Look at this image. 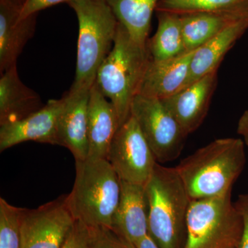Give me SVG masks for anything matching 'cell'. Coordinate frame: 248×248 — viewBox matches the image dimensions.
<instances>
[{
	"label": "cell",
	"instance_id": "6da1fadb",
	"mask_svg": "<svg viewBox=\"0 0 248 248\" xmlns=\"http://www.w3.org/2000/svg\"><path fill=\"white\" fill-rule=\"evenodd\" d=\"M241 138H221L183 159L176 171L191 200L219 197L232 192L246 164Z\"/></svg>",
	"mask_w": 248,
	"mask_h": 248
},
{
	"label": "cell",
	"instance_id": "7a4b0ae2",
	"mask_svg": "<svg viewBox=\"0 0 248 248\" xmlns=\"http://www.w3.org/2000/svg\"><path fill=\"white\" fill-rule=\"evenodd\" d=\"M151 60L148 46L138 45L119 22L113 46L98 70L94 85L112 103L120 127L130 117Z\"/></svg>",
	"mask_w": 248,
	"mask_h": 248
},
{
	"label": "cell",
	"instance_id": "3957f363",
	"mask_svg": "<svg viewBox=\"0 0 248 248\" xmlns=\"http://www.w3.org/2000/svg\"><path fill=\"white\" fill-rule=\"evenodd\" d=\"M148 235L159 248H184L191 200L174 168L157 163L146 185Z\"/></svg>",
	"mask_w": 248,
	"mask_h": 248
},
{
	"label": "cell",
	"instance_id": "277c9868",
	"mask_svg": "<svg viewBox=\"0 0 248 248\" xmlns=\"http://www.w3.org/2000/svg\"><path fill=\"white\" fill-rule=\"evenodd\" d=\"M76 175L66 203L76 221L89 228H112L120 203L121 180L106 159L76 161Z\"/></svg>",
	"mask_w": 248,
	"mask_h": 248
},
{
	"label": "cell",
	"instance_id": "5b68a950",
	"mask_svg": "<svg viewBox=\"0 0 248 248\" xmlns=\"http://www.w3.org/2000/svg\"><path fill=\"white\" fill-rule=\"evenodd\" d=\"M68 5L79 24L76 76L70 90H91L112 48L119 22L106 0H75Z\"/></svg>",
	"mask_w": 248,
	"mask_h": 248
},
{
	"label": "cell",
	"instance_id": "8992f818",
	"mask_svg": "<svg viewBox=\"0 0 248 248\" xmlns=\"http://www.w3.org/2000/svg\"><path fill=\"white\" fill-rule=\"evenodd\" d=\"M231 195L191 201L184 248H237L243 220Z\"/></svg>",
	"mask_w": 248,
	"mask_h": 248
},
{
	"label": "cell",
	"instance_id": "52a82bcc",
	"mask_svg": "<svg viewBox=\"0 0 248 248\" xmlns=\"http://www.w3.org/2000/svg\"><path fill=\"white\" fill-rule=\"evenodd\" d=\"M130 115L157 163L172 161L180 155L187 135L161 99L139 94L132 103Z\"/></svg>",
	"mask_w": 248,
	"mask_h": 248
},
{
	"label": "cell",
	"instance_id": "ba28073f",
	"mask_svg": "<svg viewBox=\"0 0 248 248\" xmlns=\"http://www.w3.org/2000/svg\"><path fill=\"white\" fill-rule=\"evenodd\" d=\"M120 180L146 186L157 164L131 115L116 133L107 156Z\"/></svg>",
	"mask_w": 248,
	"mask_h": 248
},
{
	"label": "cell",
	"instance_id": "9c48e42d",
	"mask_svg": "<svg viewBox=\"0 0 248 248\" xmlns=\"http://www.w3.org/2000/svg\"><path fill=\"white\" fill-rule=\"evenodd\" d=\"M76 220L66 203V195L38 208H24L22 248H62Z\"/></svg>",
	"mask_w": 248,
	"mask_h": 248
},
{
	"label": "cell",
	"instance_id": "30bf717a",
	"mask_svg": "<svg viewBox=\"0 0 248 248\" xmlns=\"http://www.w3.org/2000/svg\"><path fill=\"white\" fill-rule=\"evenodd\" d=\"M63 104V97L50 99L40 110L23 120L1 124L0 151L28 141L59 145V121Z\"/></svg>",
	"mask_w": 248,
	"mask_h": 248
},
{
	"label": "cell",
	"instance_id": "8fae6325",
	"mask_svg": "<svg viewBox=\"0 0 248 248\" xmlns=\"http://www.w3.org/2000/svg\"><path fill=\"white\" fill-rule=\"evenodd\" d=\"M217 84L218 71L213 72L161 99L186 135L194 133L203 123Z\"/></svg>",
	"mask_w": 248,
	"mask_h": 248
},
{
	"label": "cell",
	"instance_id": "7c38bea8",
	"mask_svg": "<svg viewBox=\"0 0 248 248\" xmlns=\"http://www.w3.org/2000/svg\"><path fill=\"white\" fill-rule=\"evenodd\" d=\"M90 91L70 90L63 95V109L59 121V146L71 152L76 161L89 156L88 108Z\"/></svg>",
	"mask_w": 248,
	"mask_h": 248
},
{
	"label": "cell",
	"instance_id": "4fadbf2b",
	"mask_svg": "<svg viewBox=\"0 0 248 248\" xmlns=\"http://www.w3.org/2000/svg\"><path fill=\"white\" fill-rule=\"evenodd\" d=\"M20 0H0V73L16 62L36 29L33 15L20 19Z\"/></svg>",
	"mask_w": 248,
	"mask_h": 248
},
{
	"label": "cell",
	"instance_id": "5bb4252c",
	"mask_svg": "<svg viewBox=\"0 0 248 248\" xmlns=\"http://www.w3.org/2000/svg\"><path fill=\"white\" fill-rule=\"evenodd\" d=\"M111 229L133 247L148 235L146 186L121 180L120 203Z\"/></svg>",
	"mask_w": 248,
	"mask_h": 248
},
{
	"label": "cell",
	"instance_id": "9a60e30c",
	"mask_svg": "<svg viewBox=\"0 0 248 248\" xmlns=\"http://www.w3.org/2000/svg\"><path fill=\"white\" fill-rule=\"evenodd\" d=\"M120 128L118 116L112 103L93 85L88 108L87 159H107L111 143Z\"/></svg>",
	"mask_w": 248,
	"mask_h": 248
},
{
	"label": "cell",
	"instance_id": "2e32d148",
	"mask_svg": "<svg viewBox=\"0 0 248 248\" xmlns=\"http://www.w3.org/2000/svg\"><path fill=\"white\" fill-rule=\"evenodd\" d=\"M194 52H186L161 61L151 60L139 94L164 99L185 88L188 83Z\"/></svg>",
	"mask_w": 248,
	"mask_h": 248
},
{
	"label": "cell",
	"instance_id": "e0dca14e",
	"mask_svg": "<svg viewBox=\"0 0 248 248\" xmlns=\"http://www.w3.org/2000/svg\"><path fill=\"white\" fill-rule=\"evenodd\" d=\"M44 106L40 95L22 82L16 65L1 73L0 125L23 120Z\"/></svg>",
	"mask_w": 248,
	"mask_h": 248
},
{
	"label": "cell",
	"instance_id": "ac0fdd59",
	"mask_svg": "<svg viewBox=\"0 0 248 248\" xmlns=\"http://www.w3.org/2000/svg\"><path fill=\"white\" fill-rule=\"evenodd\" d=\"M248 29V18L235 21L211 40L196 49L191 60L187 85L210 73L218 71L226 54Z\"/></svg>",
	"mask_w": 248,
	"mask_h": 248
},
{
	"label": "cell",
	"instance_id": "d6986e66",
	"mask_svg": "<svg viewBox=\"0 0 248 248\" xmlns=\"http://www.w3.org/2000/svg\"><path fill=\"white\" fill-rule=\"evenodd\" d=\"M118 22L138 45L146 46L151 19L160 0H106Z\"/></svg>",
	"mask_w": 248,
	"mask_h": 248
},
{
	"label": "cell",
	"instance_id": "ffe728a7",
	"mask_svg": "<svg viewBox=\"0 0 248 248\" xmlns=\"http://www.w3.org/2000/svg\"><path fill=\"white\" fill-rule=\"evenodd\" d=\"M248 17L215 13H192L180 15L186 51H192L217 35L229 24Z\"/></svg>",
	"mask_w": 248,
	"mask_h": 248
},
{
	"label": "cell",
	"instance_id": "44dd1931",
	"mask_svg": "<svg viewBox=\"0 0 248 248\" xmlns=\"http://www.w3.org/2000/svg\"><path fill=\"white\" fill-rule=\"evenodd\" d=\"M157 29L147 43L152 60H169L187 52L183 37L180 15L166 11H157Z\"/></svg>",
	"mask_w": 248,
	"mask_h": 248
},
{
	"label": "cell",
	"instance_id": "7402d4cb",
	"mask_svg": "<svg viewBox=\"0 0 248 248\" xmlns=\"http://www.w3.org/2000/svg\"><path fill=\"white\" fill-rule=\"evenodd\" d=\"M156 11L179 15L215 13L248 17V0H160Z\"/></svg>",
	"mask_w": 248,
	"mask_h": 248
},
{
	"label": "cell",
	"instance_id": "603a6c76",
	"mask_svg": "<svg viewBox=\"0 0 248 248\" xmlns=\"http://www.w3.org/2000/svg\"><path fill=\"white\" fill-rule=\"evenodd\" d=\"M24 209L0 198V248H22V218Z\"/></svg>",
	"mask_w": 248,
	"mask_h": 248
},
{
	"label": "cell",
	"instance_id": "cb8c5ba5",
	"mask_svg": "<svg viewBox=\"0 0 248 248\" xmlns=\"http://www.w3.org/2000/svg\"><path fill=\"white\" fill-rule=\"evenodd\" d=\"M92 239L90 248H135L111 228H91Z\"/></svg>",
	"mask_w": 248,
	"mask_h": 248
},
{
	"label": "cell",
	"instance_id": "d4e9b609",
	"mask_svg": "<svg viewBox=\"0 0 248 248\" xmlns=\"http://www.w3.org/2000/svg\"><path fill=\"white\" fill-rule=\"evenodd\" d=\"M91 239V228L83 222L76 221L62 248H90Z\"/></svg>",
	"mask_w": 248,
	"mask_h": 248
},
{
	"label": "cell",
	"instance_id": "484cf974",
	"mask_svg": "<svg viewBox=\"0 0 248 248\" xmlns=\"http://www.w3.org/2000/svg\"><path fill=\"white\" fill-rule=\"evenodd\" d=\"M75 0H24L20 11V19H25L33 15H37L39 11L50 6L66 2L70 4Z\"/></svg>",
	"mask_w": 248,
	"mask_h": 248
},
{
	"label": "cell",
	"instance_id": "4316f807",
	"mask_svg": "<svg viewBox=\"0 0 248 248\" xmlns=\"http://www.w3.org/2000/svg\"><path fill=\"white\" fill-rule=\"evenodd\" d=\"M243 220V230L237 248H248V195L239 196L235 203Z\"/></svg>",
	"mask_w": 248,
	"mask_h": 248
},
{
	"label": "cell",
	"instance_id": "83f0119b",
	"mask_svg": "<svg viewBox=\"0 0 248 248\" xmlns=\"http://www.w3.org/2000/svg\"><path fill=\"white\" fill-rule=\"evenodd\" d=\"M237 133L241 137L248 153V109L240 117L237 125Z\"/></svg>",
	"mask_w": 248,
	"mask_h": 248
},
{
	"label": "cell",
	"instance_id": "f1b7e54d",
	"mask_svg": "<svg viewBox=\"0 0 248 248\" xmlns=\"http://www.w3.org/2000/svg\"><path fill=\"white\" fill-rule=\"evenodd\" d=\"M135 248H159L149 235H147L135 246Z\"/></svg>",
	"mask_w": 248,
	"mask_h": 248
},
{
	"label": "cell",
	"instance_id": "f546056e",
	"mask_svg": "<svg viewBox=\"0 0 248 248\" xmlns=\"http://www.w3.org/2000/svg\"><path fill=\"white\" fill-rule=\"evenodd\" d=\"M23 3V1H24V0H20Z\"/></svg>",
	"mask_w": 248,
	"mask_h": 248
},
{
	"label": "cell",
	"instance_id": "4dcf8cb0",
	"mask_svg": "<svg viewBox=\"0 0 248 248\" xmlns=\"http://www.w3.org/2000/svg\"></svg>",
	"mask_w": 248,
	"mask_h": 248
}]
</instances>
